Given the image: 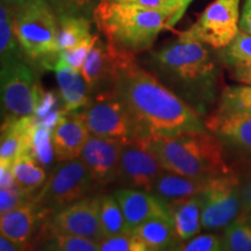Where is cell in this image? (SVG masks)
Instances as JSON below:
<instances>
[{"instance_id": "obj_1", "label": "cell", "mask_w": 251, "mask_h": 251, "mask_svg": "<svg viewBox=\"0 0 251 251\" xmlns=\"http://www.w3.org/2000/svg\"><path fill=\"white\" fill-rule=\"evenodd\" d=\"M114 90L148 136L205 130V118L164 85L128 52L114 80Z\"/></svg>"}, {"instance_id": "obj_2", "label": "cell", "mask_w": 251, "mask_h": 251, "mask_svg": "<svg viewBox=\"0 0 251 251\" xmlns=\"http://www.w3.org/2000/svg\"><path fill=\"white\" fill-rule=\"evenodd\" d=\"M147 69L206 117L218 96L219 69L206 45L181 40L150 52Z\"/></svg>"}, {"instance_id": "obj_3", "label": "cell", "mask_w": 251, "mask_h": 251, "mask_svg": "<svg viewBox=\"0 0 251 251\" xmlns=\"http://www.w3.org/2000/svg\"><path fill=\"white\" fill-rule=\"evenodd\" d=\"M148 141L163 168L175 174L211 179L235 170L221 141L207 129L149 136Z\"/></svg>"}, {"instance_id": "obj_4", "label": "cell", "mask_w": 251, "mask_h": 251, "mask_svg": "<svg viewBox=\"0 0 251 251\" xmlns=\"http://www.w3.org/2000/svg\"><path fill=\"white\" fill-rule=\"evenodd\" d=\"M175 12L100 0L93 12L94 23L107 42L137 54L151 48L158 34L170 29Z\"/></svg>"}, {"instance_id": "obj_5", "label": "cell", "mask_w": 251, "mask_h": 251, "mask_svg": "<svg viewBox=\"0 0 251 251\" xmlns=\"http://www.w3.org/2000/svg\"><path fill=\"white\" fill-rule=\"evenodd\" d=\"M13 9V27L28 62L42 70H54L58 48V21L47 0H28Z\"/></svg>"}, {"instance_id": "obj_6", "label": "cell", "mask_w": 251, "mask_h": 251, "mask_svg": "<svg viewBox=\"0 0 251 251\" xmlns=\"http://www.w3.org/2000/svg\"><path fill=\"white\" fill-rule=\"evenodd\" d=\"M80 113L93 136L124 143L148 137L114 87L92 94Z\"/></svg>"}, {"instance_id": "obj_7", "label": "cell", "mask_w": 251, "mask_h": 251, "mask_svg": "<svg viewBox=\"0 0 251 251\" xmlns=\"http://www.w3.org/2000/svg\"><path fill=\"white\" fill-rule=\"evenodd\" d=\"M96 186L92 176L78 157L57 163L46 183L31 198L50 218L56 212L89 196Z\"/></svg>"}, {"instance_id": "obj_8", "label": "cell", "mask_w": 251, "mask_h": 251, "mask_svg": "<svg viewBox=\"0 0 251 251\" xmlns=\"http://www.w3.org/2000/svg\"><path fill=\"white\" fill-rule=\"evenodd\" d=\"M0 89L2 121L35 115L41 87L33 68L20 56L1 59Z\"/></svg>"}, {"instance_id": "obj_9", "label": "cell", "mask_w": 251, "mask_h": 251, "mask_svg": "<svg viewBox=\"0 0 251 251\" xmlns=\"http://www.w3.org/2000/svg\"><path fill=\"white\" fill-rule=\"evenodd\" d=\"M200 198L203 230H225L241 214L240 176L236 169L207 180Z\"/></svg>"}, {"instance_id": "obj_10", "label": "cell", "mask_w": 251, "mask_h": 251, "mask_svg": "<svg viewBox=\"0 0 251 251\" xmlns=\"http://www.w3.org/2000/svg\"><path fill=\"white\" fill-rule=\"evenodd\" d=\"M240 2L241 0L213 1L179 39L199 41L214 49L227 47L240 31Z\"/></svg>"}, {"instance_id": "obj_11", "label": "cell", "mask_w": 251, "mask_h": 251, "mask_svg": "<svg viewBox=\"0 0 251 251\" xmlns=\"http://www.w3.org/2000/svg\"><path fill=\"white\" fill-rule=\"evenodd\" d=\"M148 137L124 144L118 171V183L124 187L151 192L165 170L150 147Z\"/></svg>"}, {"instance_id": "obj_12", "label": "cell", "mask_w": 251, "mask_h": 251, "mask_svg": "<svg viewBox=\"0 0 251 251\" xmlns=\"http://www.w3.org/2000/svg\"><path fill=\"white\" fill-rule=\"evenodd\" d=\"M101 196L85 197L56 212L41 228L47 236L55 234L78 235L96 241L105 238L100 224Z\"/></svg>"}, {"instance_id": "obj_13", "label": "cell", "mask_w": 251, "mask_h": 251, "mask_svg": "<svg viewBox=\"0 0 251 251\" xmlns=\"http://www.w3.org/2000/svg\"><path fill=\"white\" fill-rule=\"evenodd\" d=\"M207 130L221 141L226 155L241 163H251V114L215 111L205 117Z\"/></svg>"}, {"instance_id": "obj_14", "label": "cell", "mask_w": 251, "mask_h": 251, "mask_svg": "<svg viewBox=\"0 0 251 251\" xmlns=\"http://www.w3.org/2000/svg\"><path fill=\"white\" fill-rule=\"evenodd\" d=\"M128 52L98 39L80 70L91 96L114 86L119 68Z\"/></svg>"}, {"instance_id": "obj_15", "label": "cell", "mask_w": 251, "mask_h": 251, "mask_svg": "<svg viewBox=\"0 0 251 251\" xmlns=\"http://www.w3.org/2000/svg\"><path fill=\"white\" fill-rule=\"evenodd\" d=\"M124 144L119 140L93 135L90 136L79 157L97 186H107L118 181L119 164Z\"/></svg>"}, {"instance_id": "obj_16", "label": "cell", "mask_w": 251, "mask_h": 251, "mask_svg": "<svg viewBox=\"0 0 251 251\" xmlns=\"http://www.w3.org/2000/svg\"><path fill=\"white\" fill-rule=\"evenodd\" d=\"M55 161L65 162L78 158L91 134L80 111H65L51 130Z\"/></svg>"}, {"instance_id": "obj_17", "label": "cell", "mask_w": 251, "mask_h": 251, "mask_svg": "<svg viewBox=\"0 0 251 251\" xmlns=\"http://www.w3.org/2000/svg\"><path fill=\"white\" fill-rule=\"evenodd\" d=\"M114 197L124 212L128 230H133L155 216L170 215L168 205L148 191L124 187L115 191Z\"/></svg>"}, {"instance_id": "obj_18", "label": "cell", "mask_w": 251, "mask_h": 251, "mask_svg": "<svg viewBox=\"0 0 251 251\" xmlns=\"http://www.w3.org/2000/svg\"><path fill=\"white\" fill-rule=\"evenodd\" d=\"M49 216L37 206L33 198L26 200L12 211L0 216V233L20 244L25 250L30 246V240L43 220Z\"/></svg>"}, {"instance_id": "obj_19", "label": "cell", "mask_w": 251, "mask_h": 251, "mask_svg": "<svg viewBox=\"0 0 251 251\" xmlns=\"http://www.w3.org/2000/svg\"><path fill=\"white\" fill-rule=\"evenodd\" d=\"M34 125H35L34 115L17 119V120L2 121L0 164L12 166L19 156L30 153Z\"/></svg>"}, {"instance_id": "obj_20", "label": "cell", "mask_w": 251, "mask_h": 251, "mask_svg": "<svg viewBox=\"0 0 251 251\" xmlns=\"http://www.w3.org/2000/svg\"><path fill=\"white\" fill-rule=\"evenodd\" d=\"M54 71L61 92L63 108L67 112H75L85 107L91 98V92L81 72L69 65L61 56H58Z\"/></svg>"}, {"instance_id": "obj_21", "label": "cell", "mask_w": 251, "mask_h": 251, "mask_svg": "<svg viewBox=\"0 0 251 251\" xmlns=\"http://www.w3.org/2000/svg\"><path fill=\"white\" fill-rule=\"evenodd\" d=\"M208 179H198L164 170L153 185L151 193L163 200L166 205L181 201L202 192Z\"/></svg>"}, {"instance_id": "obj_22", "label": "cell", "mask_w": 251, "mask_h": 251, "mask_svg": "<svg viewBox=\"0 0 251 251\" xmlns=\"http://www.w3.org/2000/svg\"><path fill=\"white\" fill-rule=\"evenodd\" d=\"M133 230L147 244L149 251L176 250L181 243L171 215L155 216Z\"/></svg>"}, {"instance_id": "obj_23", "label": "cell", "mask_w": 251, "mask_h": 251, "mask_svg": "<svg viewBox=\"0 0 251 251\" xmlns=\"http://www.w3.org/2000/svg\"><path fill=\"white\" fill-rule=\"evenodd\" d=\"M176 231L181 242H186L200 233L201 224V198L200 194L168 205Z\"/></svg>"}, {"instance_id": "obj_24", "label": "cell", "mask_w": 251, "mask_h": 251, "mask_svg": "<svg viewBox=\"0 0 251 251\" xmlns=\"http://www.w3.org/2000/svg\"><path fill=\"white\" fill-rule=\"evenodd\" d=\"M17 184L27 196L33 197L47 180L46 168L31 153L19 156L12 164Z\"/></svg>"}, {"instance_id": "obj_25", "label": "cell", "mask_w": 251, "mask_h": 251, "mask_svg": "<svg viewBox=\"0 0 251 251\" xmlns=\"http://www.w3.org/2000/svg\"><path fill=\"white\" fill-rule=\"evenodd\" d=\"M92 36L91 24L86 18L76 14H62L58 19V48L70 49Z\"/></svg>"}, {"instance_id": "obj_26", "label": "cell", "mask_w": 251, "mask_h": 251, "mask_svg": "<svg viewBox=\"0 0 251 251\" xmlns=\"http://www.w3.org/2000/svg\"><path fill=\"white\" fill-rule=\"evenodd\" d=\"M100 224L105 237L127 231L124 212L120 203L113 196H101L100 199Z\"/></svg>"}, {"instance_id": "obj_27", "label": "cell", "mask_w": 251, "mask_h": 251, "mask_svg": "<svg viewBox=\"0 0 251 251\" xmlns=\"http://www.w3.org/2000/svg\"><path fill=\"white\" fill-rule=\"evenodd\" d=\"M216 111L251 114V85H230L220 94Z\"/></svg>"}, {"instance_id": "obj_28", "label": "cell", "mask_w": 251, "mask_h": 251, "mask_svg": "<svg viewBox=\"0 0 251 251\" xmlns=\"http://www.w3.org/2000/svg\"><path fill=\"white\" fill-rule=\"evenodd\" d=\"M41 249L51 251H99V241L78 235L55 234L46 237Z\"/></svg>"}, {"instance_id": "obj_29", "label": "cell", "mask_w": 251, "mask_h": 251, "mask_svg": "<svg viewBox=\"0 0 251 251\" xmlns=\"http://www.w3.org/2000/svg\"><path fill=\"white\" fill-rule=\"evenodd\" d=\"M51 130V128L41 124L35 118V125H34L33 135H31L30 153L45 168H48L55 159Z\"/></svg>"}, {"instance_id": "obj_30", "label": "cell", "mask_w": 251, "mask_h": 251, "mask_svg": "<svg viewBox=\"0 0 251 251\" xmlns=\"http://www.w3.org/2000/svg\"><path fill=\"white\" fill-rule=\"evenodd\" d=\"M13 27V9L6 2L0 5V56L1 59L20 56Z\"/></svg>"}, {"instance_id": "obj_31", "label": "cell", "mask_w": 251, "mask_h": 251, "mask_svg": "<svg viewBox=\"0 0 251 251\" xmlns=\"http://www.w3.org/2000/svg\"><path fill=\"white\" fill-rule=\"evenodd\" d=\"M221 59L230 67L250 64L251 63V34L240 30L236 37L225 48H222Z\"/></svg>"}, {"instance_id": "obj_32", "label": "cell", "mask_w": 251, "mask_h": 251, "mask_svg": "<svg viewBox=\"0 0 251 251\" xmlns=\"http://www.w3.org/2000/svg\"><path fill=\"white\" fill-rule=\"evenodd\" d=\"M224 250L251 251V226L237 218L224 230Z\"/></svg>"}, {"instance_id": "obj_33", "label": "cell", "mask_w": 251, "mask_h": 251, "mask_svg": "<svg viewBox=\"0 0 251 251\" xmlns=\"http://www.w3.org/2000/svg\"><path fill=\"white\" fill-rule=\"evenodd\" d=\"M99 251H149V248L134 230H127L99 241Z\"/></svg>"}, {"instance_id": "obj_34", "label": "cell", "mask_w": 251, "mask_h": 251, "mask_svg": "<svg viewBox=\"0 0 251 251\" xmlns=\"http://www.w3.org/2000/svg\"><path fill=\"white\" fill-rule=\"evenodd\" d=\"M98 39V35H92L89 37V39L84 40L83 42L78 43L77 46L72 47L70 49L63 50V51L59 52V56H61L69 65H71L74 69L80 71L84 63L86 61L87 56H89L90 51L92 50Z\"/></svg>"}, {"instance_id": "obj_35", "label": "cell", "mask_w": 251, "mask_h": 251, "mask_svg": "<svg viewBox=\"0 0 251 251\" xmlns=\"http://www.w3.org/2000/svg\"><path fill=\"white\" fill-rule=\"evenodd\" d=\"M177 251H220L224 250V240L222 236L216 234H203L181 242L176 249Z\"/></svg>"}, {"instance_id": "obj_36", "label": "cell", "mask_w": 251, "mask_h": 251, "mask_svg": "<svg viewBox=\"0 0 251 251\" xmlns=\"http://www.w3.org/2000/svg\"><path fill=\"white\" fill-rule=\"evenodd\" d=\"M235 169L240 176L241 214L238 218H246L251 213V163H241Z\"/></svg>"}, {"instance_id": "obj_37", "label": "cell", "mask_w": 251, "mask_h": 251, "mask_svg": "<svg viewBox=\"0 0 251 251\" xmlns=\"http://www.w3.org/2000/svg\"><path fill=\"white\" fill-rule=\"evenodd\" d=\"M30 198L18 184L11 187L0 188V214L12 211Z\"/></svg>"}, {"instance_id": "obj_38", "label": "cell", "mask_w": 251, "mask_h": 251, "mask_svg": "<svg viewBox=\"0 0 251 251\" xmlns=\"http://www.w3.org/2000/svg\"><path fill=\"white\" fill-rule=\"evenodd\" d=\"M113 2H121V4H129L140 6V7L162 9V11L177 12L179 0H108Z\"/></svg>"}, {"instance_id": "obj_39", "label": "cell", "mask_w": 251, "mask_h": 251, "mask_svg": "<svg viewBox=\"0 0 251 251\" xmlns=\"http://www.w3.org/2000/svg\"><path fill=\"white\" fill-rule=\"evenodd\" d=\"M234 77L238 83L251 85V63L234 67Z\"/></svg>"}, {"instance_id": "obj_40", "label": "cell", "mask_w": 251, "mask_h": 251, "mask_svg": "<svg viewBox=\"0 0 251 251\" xmlns=\"http://www.w3.org/2000/svg\"><path fill=\"white\" fill-rule=\"evenodd\" d=\"M17 184L12 172V166L0 164V188H6Z\"/></svg>"}, {"instance_id": "obj_41", "label": "cell", "mask_w": 251, "mask_h": 251, "mask_svg": "<svg viewBox=\"0 0 251 251\" xmlns=\"http://www.w3.org/2000/svg\"><path fill=\"white\" fill-rule=\"evenodd\" d=\"M241 30L251 34V0H246L240 21Z\"/></svg>"}, {"instance_id": "obj_42", "label": "cell", "mask_w": 251, "mask_h": 251, "mask_svg": "<svg viewBox=\"0 0 251 251\" xmlns=\"http://www.w3.org/2000/svg\"><path fill=\"white\" fill-rule=\"evenodd\" d=\"M193 0H179V4H178V9L177 12L174 14V17L170 19V23H169V27L172 28L175 26L176 24L178 23V21L180 20L181 18H183V15L185 12H186V9L188 6H190L191 2H192Z\"/></svg>"}, {"instance_id": "obj_43", "label": "cell", "mask_w": 251, "mask_h": 251, "mask_svg": "<svg viewBox=\"0 0 251 251\" xmlns=\"http://www.w3.org/2000/svg\"><path fill=\"white\" fill-rule=\"evenodd\" d=\"M0 250L1 251H20L25 250L20 244H18L14 241H12L11 238H8L5 235H0Z\"/></svg>"}, {"instance_id": "obj_44", "label": "cell", "mask_w": 251, "mask_h": 251, "mask_svg": "<svg viewBox=\"0 0 251 251\" xmlns=\"http://www.w3.org/2000/svg\"><path fill=\"white\" fill-rule=\"evenodd\" d=\"M93 0H65V4L72 9H80L92 4Z\"/></svg>"}, {"instance_id": "obj_45", "label": "cell", "mask_w": 251, "mask_h": 251, "mask_svg": "<svg viewBox=\"0 0 251 251\" xmlns=\"http://www.w3.org/2000/svg\"><path fill=\"white\" fill-rule=\"evenodd\" d=\"M1 1L6 2V4H7L8 6H11L12 8H14V7H17V6L23 5L24 2L28 1V0H1Z\"/></svg>"}, {"instance_id": "obj_46", "label": "cell", "mask_w": 251, "mask_h": 251, "mask_svg": "<svg viewBox=\"0 0 251 251\" xmlns=\"http://www.w3.org/2000/svg\"><path fill=\"white\" fill-rule=\"evenodd\" d=\"M241 219H243L244 221L247 222V224H249L251 226V213H250V214H248L246 218H241Z\"/></svg>"}]
</instances>
